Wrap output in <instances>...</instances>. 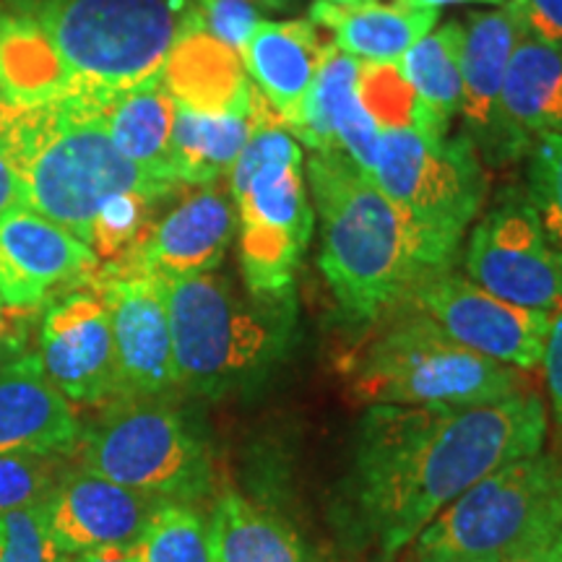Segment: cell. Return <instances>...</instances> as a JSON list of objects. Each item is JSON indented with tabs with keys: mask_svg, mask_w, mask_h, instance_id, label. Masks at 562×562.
Returning <instances> with one entry per match:
<instances>
[{
	"mask_svg": "<svg viewBox=\"0 0 562 562\" xmlns=\"http://www.w3.org/2000/svg\"><path fill=\"white\" fill-rule=\"evenodd\" d=\"M74 404L45 375L37 355L0 362V456H66L81 442Z\"/></svg>",
	"mask_w": 562,
	"mask_h": 562,
	"instance_id": "19",
	"label": "cell"
},
{
	"mask_svg": "<svg viewBox=\"0 0 562 562\" xmlns=\"http://www.w3.org/2000/svg\"><path fill=\"white\" fill-rule=\"evenodd\" d=\"M370 178L402 211L427 269H451L484 201V170L472 138L414 125L383 131Z\"/></svg>",
	"mask_w": 562,
	"mask_h": 562,
	"instance_id": "9",
	"label": "cell"
},
{
	"mask_svg": "<svg viewBox=\"0 0 562 562\" xmlns=\"http://www.w3.org/2000/svg\"><path fill=\"white\" fill-rule=\"evenodd\" d=\"M66 562H136L131 550H102V552H87L74 554Z\"/></svg>",
	"mask_w": 562,
	"mask_h": 562,
	"instance_id": "40",
	"label": "cell"
},
{
	"mask_svg": "<svg viewBox=\"0 0 562 562\" xmlns=\"http://www.w3.org/2000/svg\"><path fill=\"white\" fill-rule=\"evenodd\" d=\"M131 552L136 562H216L209 518L193 503H161Z\"/></svg>",
	"mask_w": 562,
	"mask_h": 562,
	"instance_id": "30",
	"label": "cell"
},
{
	"mask_svg": "<svg viewBox=\"0 0 562 562\" xmlns=\"http://www.w3.org/2000/svg\"><path fill=\"white\" fill-rule=\"evenodd\" d=\"M258 5H263V9H271V0H256Z\"/></svg>",
	"mask_w": 562,
	"mask_h": 562,
	"instance_id": "46",
	"label": "cell"
},
{
	"mask_svg": "<svg viewBox=\"0 0 562 562\" xmlns=\"http://www.w3.org/2000/svg\"><path fill=\"white\" fill-rule=\"evenodd\" d=\"M547 393H550V406L554 419L562 427V313L554 315L550 334H547L544 355H542Z\"/></svg>",
	"mask_w": 562,
	"mask_h": 562,
	"instance_id": "37",
	"label": "cell"
},
{
	"mask_svg": "<svg viewBox=\"0 0 562 562\" xmlns=\"http://www.w3.org/2000/svg\"><path fill=\"white\" fill-rule=\"evenodd\" d=\"M45 521L42 501L0 516V562H66Z\"/></svg>",
	"mask_w": 562,
	"mask_h": 562,
	"instance_id": "33",
	"label": "cell"
},
{
	"mask_svg": "<svg viewBox=\"0 0 562 562\" xmlns=\"http://www.w3.org/2000/svg\"><path fill=\"white\" fill-rule=\"evenodd\" d=\"M326 47L311 19L261 21L245 42L240 53L245 74L284 128L297 117Z\"/></svg>",
	"mask_w": 562,
	"mask_h": 562,
	"instance_id": "20",
	"label": "cell"
},
{
	"mask_svg": "<svg viewBox=\"0 0 562 562\" xmlns=\"http://www.w3.org/2000/svg\"><path fill=\"white\" fill-rule=\"evenodd\" d=\"M178 389L220 398L269 375L290 347L294 297L237 292L222 273L161 279Z\"/></svg>",
	"mask_w": 562,
	"mask_h": 562,
	"instance_id": "4",
	"label": "cell"
},
{
	"mask_svg": "<svg viewBox=\"0 0 562 562\" xmlns=\"http://www.w3.org/2000/svg\"><path fill=\"white\" fill-rule=\"evenodd\" d=\"M406 9H435L440 5H456V3H503V0H398Z\"/></svg>",
	"mask_w": 562,
	"mask_h": 562,
	"instance_id": "41",
	"label": "cell"
},
{
	"mask_svg": "<svg viewBox=\"0 0 562 562\" xmlns=\"http://www.w3.org/2000/svg\"><path fill=\"white\" fill-rule=\"evenodd\" d=\"M182 193V191H180ZM237 237V211L229 188L199 186L170 211L154 216L140 240L121 261L102 263L108 277L182 279L220 269L232 240Z\"/></svg>",
	"mask_w": 562,
	"mask_h": 562,
	"instance_id": "14",
	"label": "cell"
},
{
	"mask_svg": "<svg viewBox=\"0 0 562 562\" xmlns=\"http://www.w3.org/2000/svg\"><path fill=\"white\" fill-rule=\"evenodd\" d=\"M313 24L334 34L341 53L362 63H398L412 45L430 34L438 24L435 9H406V5H336L315 0L311 5Z\"/></svg>",
	"mask_w": 562,
	"mask_h": 562,
	"instance_id": "22",
	"label": "cell"
},
{
	"mask_svg": "<svg viewBox=\"0 0 562 562\" xmlns=\"http://www.w3.org/2000/svg\"><path fill=\"white\" fill-rule=\"evenodd\" d=\"M526 199L550 240L562 250V136L542 133L529 146Z\"/></svg>",
	"mask_w": 562,
	"mask_h": 562,
	"instance_id": "32",
	"label": "cell"
},
{
	"mask_svg": "<svg viewBox=\"0 0 562 562\" xmlns=\"http://www.w3.org/2000/svg\"><path fill=\"white\" fill-rule=\"evenodd\" d=\"M252 131V115L199 112L178 104L172 128V178L182 188L214 186L240 157Z\"/></svg>",
	"mask_w": 562,
	"mask_h": 562,
	"instance_id": "26",
	"label": "cell"
},
{
	"mask_svg": "<svg viewBox=\"0 0 562 562\" xmlns=\"http://www.w3.org/2000/svg\"><path fill=\"white\" fill-rule=\"evenodd\" d=\"M161 501L89 469L63 472L42 497L50 537L68 558L102 550H133Z\"/></svg>",
	"mask_w": 562,
	"mask_h": 562,
	"instance_id": "17",
	"label": "cell"
},
{
	"mask_svg": "<svg viewBox=\"0 0 562 562\" xmlns=\"http://www.w3.org/2000/svg\"><path fill=\"white\" fill-rule=\"evenodd\" d=\"M562 526V453L503 463L440 510L406 547V562H508Z\"/></svg>",
	"mask_w": 562,
	"mask_h": 562,
	"instance_id": "7",
	"label": "cell"
},
{
	"mask_svg": "<svg viewBox=\"0 0 562 562\" xmlns=\"http://www.w3.org/2000/svg\"><path fill=\"white\" fill-rule=\"evenodd\" d=\"M503 112L529 146L542 133L562 136V50L521 30L505 76Z\"/></svg>",
	"mask_w": 562,
	"mask_h": 562,
	"instance_id": "25",
	"label": "cell"
},
{
	"mask_svg": "<svg viewBox=\"0 0 562 562\" xmlns=\"http://www.w3.org/2000/svg\"><path fill=\"white\" fill-rule=\"evenodd\" d=\"M252 131L229 170L245 290L256 297H294V279L311 248L315 209L300 140L252 87Z\"/></svg>",
	"mask_w": 562,
	"mask_h": 562,
	"instance_id": "5",
	"label": "cell"
},
{
	"mask_svg": "<svg viewBox=\"0 0 562 562\" xmlns=\"http://www.w3.org/2000/svg\"><path fill=\"white\" fill-rule=\"evenodd\" d=\"M9 311H11V307L5 305L3 300H0V339H3V334H5V321H9Z\"/></svg>",
	"mask_w": 562,
	"mask_h": 562,
	"instance_id": "42",
	"label": "cell"
},
{
	"mask_svg": "<svg viewBox=\"0 0 562 562\" xmlns=\"http://www.w3.org/2000/svg\"><path fill=\"white\" fill-rule=\"evenodd\" d=\"M297 0H271V11H290Z\"/></svg>",
	"mask_w": 562,
	"mask_h": 562,
	"instance_id": "43",
	"label": "cell"
},
{
	"mask_svg": "<svg viewBox=\"0 0 562 562\" xmlns=\"http://www.w3.org/2000/svg\"><path fill=\"white\" fill-rule=\"evenodd\" d=\"M307 191L321 220V271L344 318L378 321L432 273L402 211L344 151L313 154Z\"/></svg>",
	"mask_w": 562,
	"mask_h": 562,
	"instance_id": "3",
	"label": "cell"
},
{
	"mask_svg": "<svg viewBox=\"0 0 562 562\" xmlns=\"http://www.w3.org/2000/svg\"><path fill=\"white\" fill-rule=\"evenodd\" d=\"M524 32L562 50V0H508Z\"/></svg>",
	"mask_w": 562,
	"mask_h": 562,
	"instance_id": "36",
	"label": "cell"
},
{
	"mask_svg": "<svg viewBox=\"0 0 562 562\" xmlns=\"http://www.w3.org/2000/svg\"><path fill=\"white\" fill-rule=\"evenodd\" d=\"M463 269L474 284L510 305L550 318L562 313V250L521 193H508L476 222Z\"/></svg>",
	"mask_w": 562,
	"mask_h": 562,
	"instance_id": "11",
	"label": "cell"
},
{
	"mask_svg": "<svg viewBox=\"0 0 562 562\" xmlns=\"http://www.w3.org/2000/svg\"><path fill=\"white\" fill-rule=\"evenodd\" d=\"M461 45V108L467 128L492 161L516 159L529 144L510 131L503 112V87L521 37V19L505 3L497 11L469 13Z\"/></svg>",
	"mask_w": 562,
	"mask_h": 562,
	"instance_id": "18",
	"label": "cell"
},
{
	"mask_svg": "<svg viewBox=\"0 0 562 562\" xmlns=\"http://www.w3.org/2000/svg\"><path fill=\"white\" fill-rule=\"evenodd\" d=\"M42 26L70 94L108 97L157 81L191 0H5Z\"/></svg>",
	"mask_w": 562,
	"mask_h": 562,
	"instance_id": "6",
	"label": "cell"
},
{
	"mask_svg": "<svg viewBox=\"0 0 562 562\" xmlns=\"http://www.w3.org/2000/svg\"><path fill=\"white\" fill-rule=\"evenodd\" d=\"M560 531H562V526L539 533L531 544H526L521 552L513 554L508 562H560V554H558V533Z\"/></svg>",
	"mask_w": 562,
	"mask_h": 562,
	"instance_id": "39",
	"label": "cell"
},
{
	"mask_svg": "<svg viewBox=\"0 0 562 562\" xmlns=\"http://www.w3.org/2000/svg\"><path fill=\"white\" fill-rule=\"evenodd\" d=\"M58 459L40 453L0 456V516L42 501L63 474Z\"/></svg>",
	"mask_w": 562,
	"mask_h": 562,
	"instance_id": "34",
	"label": "cell"
},
{
	"mask_svg": "<svg viewBox=\"0 0 562 562\" xmlns=\"http://www.w3.org/2000/svg\"><path fill=\"white\" fill-rule=\"evenodd\" d=\"M76 451L83 469L161 503H195L214 482L206 442L165 396L110 402Z\"/></svg>",
	"mask_w": 562,
	"mask_h": 562,
	"instance_id": "10",
	"label": "cell"
},
{
	"mask_svg": "<svg viewBox=\"0 0 562 562\" xmlns=\"http://www.w3.org/2000/svg\"><path fill=\"white\" fill-rule=\"evenodd\" d=\"M357 97L381 131L409 128L417 121L419 100L396 63H362Z\"/></svg>",
	"mask_w": 562,
	"mask_h": 562,
	"instance_id": "31",
	"label": "cell"
},
{
	"mask_svg": "<svg viewBox=\"0 0 562 562\" xmlns=\"http://www.w3.org/2000/svg\"><path fill=\"white\" fill-rule=\"evenodd\" d=\"M261 21L263 16L256 0H191L186 30L206 32L209 37L240 55Z\"/></svg>",
	"mask_w": 562,
	"mask_h": 562,
	"instance_id": "35",
	"label": "cell"
},
{
	"mask_svg": "<svg viewBox=\"0 0 562 562\" xmlns=\"http://www.w3.org/2000/svg\"><path fill=\"white\" fill-rule=\"evenodd\" d=\"M518 391H526L518 370L467 349L414 305L368 344L351 372V393L364 406H476Z\"/></svg>",
	"mask_w": 562,
	"mask_h": 562,
	"instance_id": "8",
	"label": "cell"
},
{
	"mask_svg": "<svg viewBox=\"0 0 562 562\" xmlns=\"http://www.w3.org/2000/svg\"><path fill=\"white\" fill-rule=\"evenodd\" d=\"M178 102L161 83H144L104 102V123L115 149L144 172L182 188L172 178V128Z\"/></svg>",
	"mask_w": 562,
	"mask_h": 562,
	"instance_id": "23",
	"label": "cell"
},
{
	"mask_svg": "<svg viewBox=\"0 0 562 562\" xmlns=\"http://www.w3.org/2000/svg\"><path fill=\"white\" fill-rule=\"evenodd\" d=\"M102 261L87 243L32 209H16L0 220V300L11 311H32L94 284Z\"/></svg>",
	"mask_w": 562,
	"mask_h": 562,
	"instance_id": "15",
	"label": "cell"
},
{
	"mask_svg": "<svg viewBox=\"0 0 562 562\" xmlns=\"http://www.w3.org/2000/svg\"><path fill=\"white\" fill-rule=\"evenodd\" d=\"M110 311L121 396H167L178 391L170 315L157 277H108L94 281Z\"/></svg>",
	"mask_w": 562,
	"mask_h": 562,
	"instance_id": "16",
	"label": "cell"
},
{
	"mask_svg": "<svg viewBox=\"0 0 562 562\" xmlns=\"http://www.w3.org/2000/svg\"><path fill=\"white\" fill-rule=\"evenodd\" d=\"M558 554H560V562H562V531L558 533Z\"/></svg>",
	"mask_w": 562,
	"mask_h": 562,
	"instance_id": "45",
	"label": "cell"
},
{
	"mask_svg": "<svg viewBox=\"0 0 562 562\" xmlns=\"http://www.w3.org/2000/svg\"><path fill=\"white\" fill-rule=\"evenodd\" d=\"M461 45L463 26L448 21L425 34L396 63L419 100L414 128L448 133V123L461 108Z\"/></svg>",
	"mask_w": 562,
	"mask_h": 562,
	"instance_id": "28",
	"label": "cell"
},
{
	"mask_svg": "<svg viewBox=\"0 0 562 562\" xmlns=\"http://www.w3.org/2000/svg\"><path fill=\"white\" fill-rule=\"evenodd\" d=\"M37 360L70 404L102 406L121 398L110 311L94 284L47 302Z\"/></svg>",
	"mask_w": 562,
	"mask_h": 562,
	"instance_id": "13",
	"label": "cell"
},
{
	"mask_svg": "<svg viewBox=\"0 0 562 562\" xmlns=\"http://www.w3.org/2000/svg\"><path fill=\"white\" fill-rule=\"evenodd\" d=\"M161 83L172 100L199 112L248 115L252 83L243 58L206 32L186 30L161 68Z\"/></svg>",
	"mask_w": 562,
	"mask_h": 562,
	"instance_id": "21",
	"label": "cell"
},
{
	"mask_svg": "<svg viewBox=\"0 0 562 562\" xmlns=\"http://www.w3.org/2000/svg\"><path fill=\"white\" fill-rule=\"evenodd\" d=\"M108 100L68 94L26 108L0 104V149L21 175L26 209L87 245L97 214L112 195L170 199L182 191L144 172L115 149L104 123Z\"/></svg>",
	"mask_w": 562,
	"mask_h": 562,
	"instance_id": "2",
	"label": "cell"
},
{
	"mask_svg": "<svg viewBox=\"0 0 562 562\" xmlns=\"http://www.w3.org/2000/svg\"><path fill=\"white\" fill-rule=\"evenodd\" d=\"M406 300L476 355L513 370L542 364L550 315L510 305L451 269L427 273Z\"/></svg>",
	"mask_w": 562,
	"mask_h": 562,
	"instance_id": "12",
	"label": "cell"
},
{
	"mask_svg": "<svg viewBox=\"0 0 562 562\" xmlns=\"http://www.w3.org/2000/svg\"><path fill=\"white\" fill-rule=\"evenodd\" d=\"M216 562H307L297 533L237 490H224L209 518Z\"/></svg>",
	"mask_w": 562,
	"mask_h": 562,
	"instance_id": "27",
	"label": "cell"
},
{
	"mask_svg": "<svg viewBox=\"0 0 562 562\" xmlns=\"http://www.w3.org/2000/svg\"><path fill=\"white\" fill-rule=\"evenodd\" d=\"M24 206V182H21V175L13 167V161L0 149V220H5L13 211Z\"/></svg>",
	"mask_w": 562,
	"mask_h": 562,
	"instance_id": "38",
	"label": "cell"
},
{
	"mask_svg": "<svg viewBox=\"0 0 562 562\" xmlns=\"http://www.w3.org/2000/svg\"><path fill=\"white\" fill-rule=\"evenodd\" d=\"M547 430V404L531 391L476 406H368L344 482L351 531L391 562L490 472L542 451Z\"/></svg>",
	"mask_w": 562,
	"mask_h": 562,
	"instance_id": "1",
	"label": "cell"
},
{
	"mask_svg": "<svg viewBox=\"0 0 562 562\" xmlns=\"http://www.w3.org/2000/svg\"><path fill=\"white\" fill-rule=\"evenodd\" d=\"M362 60L351 58L341 53L339 47L328 45L323 53L321 68L307 89L302 108L290 125V131L300 144L311 146L313 151H336L334 125L339 117V110L349 97L357 94V83H360Z\"/></svg>",
	"mask_w": 562,
	"mask_h": 562,
	"instance_id": "29",
	"label": "cell"
},
{
	"mask_svg": "<svg viewBox=\"0 0 562 562\" xmlns=\"http://www.w3.org/2000/svg\"><path fill=\"white\" fill-rule=\"evenodd\" d=\"M70 94L53 42L24 11L0 3V104L26 108Z\"/></svg>",
	"mask_w": 562,
	"mask_h": 562,
	"instance_id": "24",
	"label": "cell"
},
{
	"mask_svg": "<svg viewBox=\"0 0 562 562\" xmlns=\"http://www.w3.org/2000/svg\"><path fill=\"white\" fill-rule=\"evenodd\" d=\"M328 3H336V5H360V3H372V0H328Z\"/></svg>",
	"mask_w": 562,
	"mask_h": 562,
	"instance_id": "44",
	"label": "cell"
}]
</instances>
